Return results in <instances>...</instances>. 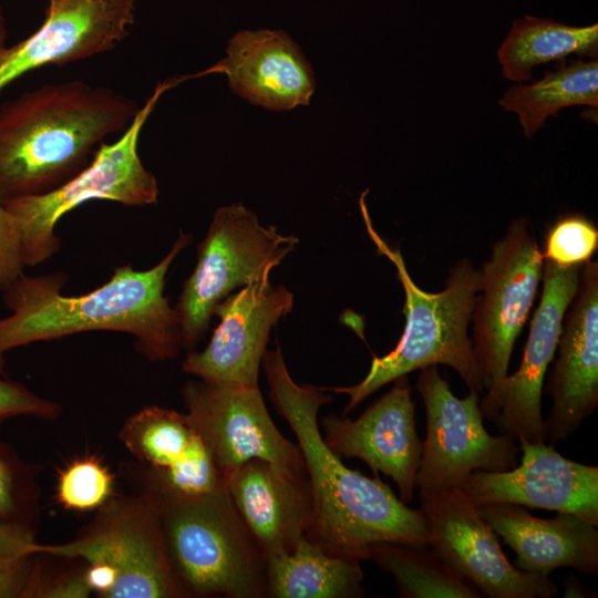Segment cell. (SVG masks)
<instances>
[{
    "label": "cell",
    "mask_w": 598,
    "mask_h": 598,
    "mask_svg": "<svg viewBox=\"0 0 598 598\" xmlns=\"http://www.w3.org/2000/svg\"><path fill=\"white\" fill-rule=\"evenodd\" d=\"M223 73L238 96L269 111L305 106L316 90L311 63L281 30H243L227 42L225 56L206 73Z\"/></svg>",
    "instance_id": "cell-19"
},
{
    "label": "cell",
    "mask_w": 598,
    "mask_h": 598,
    "mask_svg": "<svg viewBox=\"0 0 598 598\" xmlns=\"http://www.w3.org/2000/svg\"><path fill=\"white\" fill-rule=\"evenodd\" d=\"M35 471L0 440V524L34 529L39 493Z\"/></svg>",
    "instance_id": "cell-27"
},
{
    "label": "cell",
    "mask_w": 598,
    "mask_h": 598,
    "mask_svg": "<svg viewBox=\"0 0 598 598\" xmlns=\"http://www.w3.org/2000/svg\"><path fill=\"white\" fill-rule=\"evenodd\" d=\"M93 588L87 577V566L50 576L35 559V566L24 598H86Z\"/></svg>",
    "instance_id": "cell-31"
},
{
    "label": "cell",
    "mask_w": 598,
    "mask_h": 598,
    "mask_svg": "<svg viewBox=\"0 0 598 598\" xmlns=\"http://www.w3.org/2000/svg\"><path fill=\"white\" fill-rule=\"evenodd\" d=\"M182 396L187 417L224 481L251 460L307 476L299 446L278 431L258 385L189 381Z\"/></svg>",
    "instance_id": "cell-11"
},
{
    "label": "cell",
    "mask_w": 598,
    "mask_h": 598,
    "mask_svg": "<svg viewBox=\"0 0 598 598\" xmlns=\"http://www.w3.org/2000/svg\"><path fill=\"white\" fill-rule=\"evenodd\" d=\"M114 475L94 455L76 458L59 472L55 497L65 509L100 508L113 495Z\"/></svg>",
    "instance_id": "cell-28"
},
{
    "label": "cell",
    "mask_w": 598,
    "mask_h": 598,
    "mask_svg": "<svg viewBox=\"0 0 598 598\" xmlns=\"http://www.w3.org/2000/svg\"><path fill=\"white\" fill-rule=\"evenodd\" d=\"M544 258L526 218L513 220L480 269L471 322L484 389L507 375L511 355L543 278Z\"/></svg>",
    "instance_id": "cell-9"
},
{
    "label": "cell",
    "mask_w": 598,
    "mask_h": 598,
    "mask_svg": "<svg viewBox=\"0 0 598 598\" xmlns=\"http://www.w3.org/2000/svg\"><path fill=\"white\" fill-rule=\"evenodd\" d=\"M225 485L264 555L290 551L306 536L312 514L308 476L251 460L228 475Z\"/></svg>",
    "instance_id": "cell-20"
},
{
    "label": "cell",
    "mask_w": 598,
    "mask_h": 598,
    "mask_svg": "<svg viewBox=\"0 0 598 598\" xmlns=\"http://www.w3.org/2000/svg\"><path fill=\"white\" fill-rule=\"evenodd\" d=\"M60 412L61 408L55 402L33 393L19 382L0 379V425L17 416L53 420Z\"/></svg>",
    "instance_id": "cell-32"
},
{
    "label": "cell",
    "mask_w": 598,
    "mask_h": 598,
    "mask_svg": "<svg viewBox=\"0 0 598 598\" xmlns=\"http://www.w3.org/2000/svg\"><path fill=\"white\" fill-rule=\"evenodd\" d=\"M584 265L560 266L544 259L543 290L517 371L489 386L480 408L501 433L529 443L545 442L542 414L544 380L557 350L564 316Z\"/></svg>",
    "instance_id": "cell-13"
},
{
    "label": "cell",
    "mask_w": 598,
    "mask_h": 598,
    "mask_svg": "<svg viewBox=\"0 0 598 598\" xmlns=\"http://www.w3.org/2000/svg\"><path fill=\"white\" fill-rule=\"evenodd\" d=\"M41 554L83 560L93 591L103 598L185 597L156 509L140 491L111 497L73 540L43 545Z\"/></svg>",
    "instance_id": "cell-6"
},
{
    "label": "cell",
    "mask_w": 598,
    "mask_h": 598,
    "mask_svg": "<svg viewBox=\"0 0 598 598\" xmlns=\"http://www.w3.org/2000/svg\"><path fill=\"white\" fill-rule=\"evenodd\" d=\"M264 556L267 597L364 596L361 561L331 555L306 536L290 551H272Z\"/></svg>",
    "instance_id": "cell-22"
},
{
    "label": "cell",
    "mask_w": 598,
    "mask_h": 598,
    "mask_svg": "<svg viewBox=\"0 0 598 598\" xmlns=\"http://www.w3.org/2000/svg\"><path fill=\"white\" fill-rule=\"evenodd\" d=\"M570 54L597 59L598 24L573 27L553 19L525 16L515 20L497 50L503 76L515 82L532 80L538 64Z\"/></svg>",
    "instance_id": "cell-23"
},
{
    "label": "cell",
    "mask_w": 598,
    "mask_h": 598,
    "mask_svg": "<svg viewBox=\"0 0 598 598\" xmlns=\"http://www.w3.org/2000/svg\"><path fill=\"white\" fill-rule=\"evenodd\" d=\"M190 241L192 235L181 231L152 268L118 266L105 283L82 296L62 293L65 272L22 274L2 291L11 313L0 319V374L12 349L87 331L131 334L137 351L151 361L177 357L183 348L181 323L164 289L169 267Z\"/></svg>",
    "instance_id": "cell-2"
},
{
    "label": "cell",
    "mask_w": 598,
    "mask_h": 598,
    "mask_svg": "<svg viewBox=\"0 0 598 598\" xmlns=\"http://www.w3.org/2000/svg\"><path fill=\"white\" fill-rule=\"evenodd\" d=\"M359 204L367 231L377 246L395 267L404 296V330L395 348L382 357H374L369 372L351 386L320 388L347 394V415L358 404L380 388L414 370L444 364L454 369L466 384L468 392L482 393L484 384L468 336L475 298L480 288V270L470 259L458 260L451 269L445 288L439 292L421 289L411 278L399 248H392L374 229L364 197Z\"/></svg>",
    "instance_id": "cell-5"
},
{
    "label": "cell",
    "mask_w": 598,
    "mask_h": 598,
    "mask_svg": "<svg viewBox=\"0 0 598 598\" xmlns=\"http://www.w3.org/2000/svg\"><path fill=\"white\" fill-rule=\"evenodd\" d=\"M298 244L297 237L261 225L241 203L216 209L175 307L183 348L192 351L205 337L221 300L280 265Z\"/></svg>",
    "instance_id": "cell-8"
},
{
    "label": "cell",
    "mask_w": 598,
    "mask_h": 598,
    "mask_svg": "<svg viewBox=\"0 0 598 598\" xmlns=\"http://www.w3.org/2000/svg\"><path fill=\"white\" fill-rule=\"evenodd\" d=\"M519 465L475 471L460 489L476 506L515 504L570 513L598 526V467L564 457L554 445L519 441Z\"/></svg>",
    "instance_id": "cell-16"
},
{
    "label": "cell",
    "mask_w": 598,
    "mask_h": 598,
    "mask_svg": "<svg viewBox=\"0 0 598 598\" xmlns=\"http://www.w3.org/2000/svg\"><path fill=\"white\" fill-rule=\"evenodd\" d=\"M558 358L548 377L553 399L544 420L551 445L569 439L598 405V262L584 264L577 291L564 316Z\"/></svg>",
    "instance_id": "cell-18"
},
{
    "label": "cell",
    "mask_w": 598,
    "mask_h": 598,
    "mask_svg": "<svg viewBox=\"0 0 598 598\" xmlns=\"http://www.w3.org/2000/svg\"><path fill=\"white\" fill-rule=\"evenodd\" d=\"M125 471L156 509L166 555L185 597H267L265 556L226 485L186 496L164 487L140 464Z\"/></svg>",
    "instance_id": "cell-4"
},
{
    "label": "cell",
    "mask_w": 598,
    "mask_h": 598,
    "mask_svg": "<svg viewBox=\"0 0 598 598\" xmlns=\"http://www.w3.org/2000/svg\"><path fill=\"white\" fill-rule=\"evenodd\" d=\"M33 528L0 524V560L41 554L43 544L34 538Z\"/></svg>",
    "instance_id": "cell-35"
},
{
    "label": "cell",
    "mask_w": 598,
    "mask_h": 598,
    "mask_svg": "<svg viewBox=\"0 0 598 598\" xmlns=\"http://www.w3.org/2000/svg\"><path fill=\"white\" fill-rule=\"evenodd\" d=\"M369 559L392 576L404 598L483 597L429 545L375 543Z\"/></svg>",
    "instance_id": "cell-25"
},
{
    "label": "cell",
    "mask_w": 598,
    "mask_h": 598,
    "mask_svg": "<svg viewBox=\"0 0 598 598\" xmlns=\"http://www.w3.org/2000/svg\"><path fill=\"white\" fill-rule=\"evenodd\" d=\"M271 269L221 300L214 310L219 323L202 351H189L185 372L220 384L258 385L270 330L293 306L292 293L272 286Z\"/></svg>",
    "instance_id": "cell-14"
},
{
    "label": "cell",
    "mask_w": 598,
    "mask_h": 598,
    "mask_svg": "<svg viewBox=\"0 0 598 598\" xmlns=\"http://www.w3.org/2000/svg\"><path fill=\"white\" fill-rule=\"evenodd\" d=\"M371 404L358 419L327 415L321 420L322 437L340 458L362 460L377 474L391 477L399 497L410 504L416 488L422 454L415 402L408 375Z\"/></svg>",
    "instance_id": "cell-17"
},
{
    "label": "cell",
    "mask_w": 598,
    "mask_h": 598,
    "mask_svg": "<svg viewBox=\"0 0 598 598\" xmlns=\"http://www.w3.org/2000/svg\"><path fill=\"white\" fill-rule=\"evenodd\" d=\"M429 546L456 573L489 598H550L558 594L548 576L509 563L498 535L460 488L419 491Z\"/></svg>",
    "instance_id": "cell-12"
},
{
    "label": "cell",
    "mask_w": 598,
    "mask_h": 598,
    "mask_svg": "<svg viewBox=\"0 0 598 598\" xmlns=\"http://www.w3.org/2000/svg\"><path fill=\"white\" fill-rule=\"evenodd\" d=\"M482 517L516 554L515 567L548 576L559 568L598 575L597 526L570 513L553 518L530 515L515 504L477 506Z\"/></svg>",
    "instance_id": "cell-21"
},
{
    "label": "cell",
    "mask_w": 598,
    "mask_h": 598,
    "mask_svg": "<svg viewBox=\"0 0 598 598\" xmlns=\"http://www.w3.org/2000/svg\"><path fill=\"white\" fill-rule=\"evenodd\" d=\"M416 389L426 414V436L416 474L419 491L458 488L475 471H505L517 465L516 440L486 431L480 393L457 398L437 365L420 370Z\"/></svg>",
    "instance_id": "cell-10"
},
{
    "label": "cell",
    "mask_w": 598,
    "mask_h": 598,
    "mask_svg": "<svg viewBox=\"0 0 598 598\" xmlns=\"http://www.w3.org/2000/svg\"><path fill=\"white\" fill-rule=\"evenodd\" d=\"M507 112H515L524 134L532 138L549 116L568 106H598V60H576L563 64L532 84L509 87L499 100Z\"/></svg>",
    "instance_id": "cell-24"
},
{
    "label": "cell",
    "mask_w": 598,
    "mask_h": 598,
    "mask_svg": "<svg viewBox=\"0 0 598 598\" xmlns=\"http://www.w3.org/2000/svg\"><path fill=\"white\" fill-rule=\"evenodd\" d=\"M35 555L0 560V598H24L33 575Z\"/></svg>",
    "instance_id": "cell-34"
},
{
    "label": "cell",
    "mask_w": 598,
    "mask_h": 598,
    "mask_svg": "<svg viewBox=\"0 0 598 598\" xmlns=\"http://www.w3.org/2000/svg\"><path fill=\"white\" fill-rule=\"evenodd\" d=\"M21 244L16 223L0 204V290H6L24 269Z\"/></svg>",
    "instance_id": "cell-33"
},
{
    "label": "cell",
    "mask_w": 598,
    "mask_h": 598,
    "mask_svg": "<svg viewBox=\"0 0 598 598\" xmlns=\"http://www.w3.org/2000/svg\"><path fill=\"white\" fill-rule=\"evenodd\" d=\"M136 0H49L42 24L0 51V92L47 65H64L113 50L128 34Z\"/></svg>",
    "instance_id": "cell-15"
},
{
    "label": "cell",
    "mask_w": 598,
    "mask_h": 598,
    "mask_svg": "<svg viewBox=\"0 0 598 598\" xmlns=\"http://www.w3.org/2000/svg\"><path fill=\"white\" fill-rule=\"evenodd\" d=\"M183 80L186 76L158 83L120 138L102 143L90 164L70 181L49 193L4 205L16 223L25 267L38 266L59 251L58 223L90 200H110L135 207L156 203L158 184L140 157V135L163 93Z\"/></svg>",
    "instance_id": "cell-7"
},
{
    "label": "cell",
    "mask_w": 598,
    "mask_h": 598,
    "mask_svg": "<svg viewBox=\"0 0 598 598\" xmlns=\"http://www.w3.org/2000/svg\"><path fill=\"white\" fill-rule=\"evenodd\" d=\"M597 247V227L584 215L567 214L549 227L542 254L557 265L576 266L589 261Z\"/></svg>",
    "instance_id": "cell-30"
},
{
    "label": "cell",
    "mask_w": 598,
    "mask_h": 598,
    "mask_svg": "<svg viewBox=\"0 0 598 598\" xmlns=\"http://www.w3.org/2000/svg\"><path fill=\"white\" fill-rule=\"evenodd\" d=\"M269 398L287 421L300 448L311 495L306 537L327 553L358 561L369 559L375 543L429 545L421 509L411 508L379 477L347 467L326 444L318 412L332 395L290 375L279 346L261 361Z\"/></svg>",
    "instance_id": "cell-1"
},
{
    "label": "cell",
    "mask_w": 598,
    "mask_h": 598,
    "mask_svg": "<svg viewBox=\"0 0 598 598\" xmlns=\"http://www.w3.org/2000/svg\"><path fill=\"white\" fill-rule=\"evenodd\" d=\"M141 106L109 87L47 84L0 106V204L49 193L83 171Z\"/></svg>",
    "instance_id": "cell-3"
},
{
    "label": "cell",
    "mask_w": 598,
    "mask_h": 598,
    "mask_svg": "<svg viewBox=\"0 0 598 598\" xmlns=\"http://www.w3.org/2000/svg\"><path fill=\"white\" fill-rule=\"evenodd\" d=\"M143 467L164 487L181 495L200 496L225 486L209 450L197 433L184 455L169 467Z\"/></svg>",
    "instance_id": "cell-29"
},
{
    "label": "cell",
    "mask_w": 598,
    "mask_h": 598,
    "mask_svg": "<svg viewBox=\"0 0 598 598\" xmlns=\"http://www.w3.org/2000/svg\"><path fill=\"white\" fill-rule=\"evenodd\" d=\"M7 30L4 25V19L1 14L0 8V51L6 48Z\"/></svg>",
    "instance_id": "cell-36"
},
{
    "label": "cell",
    "mask_w": 598,
    "mask_h": 598,
    "mask_svg": "<svg viewBox=\"0 0 598 598\" xmlns=\"http://www.w3.org/2000/svg\"><path fill=\"white\" fill-rule=\"evenodd\" d=\"M195 434L186 413L151 405L126 419L118 439L138 464L163 470L184 455Z\"/></svg>",
    "instance_id": "cell-26"
}]
</instances>
